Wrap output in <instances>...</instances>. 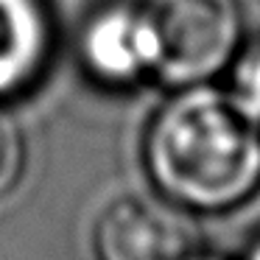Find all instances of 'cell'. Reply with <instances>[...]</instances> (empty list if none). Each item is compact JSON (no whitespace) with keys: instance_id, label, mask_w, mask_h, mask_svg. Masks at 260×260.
Listing matches in <instances>:
<instances>
[{"instance_id":"obj_3","label":"cell","mask_w":260,"mask_h":260,"mask_svg":"<svg viewBox=\"0 0 260 260\" xmlns=\"http://www.w3.org/2000/svg\"><path fill=\"white\" fill-rule=\"evenodd\" d=\"M95 260H187L199 249L193 215L154 196H120L98 213Z\"/></svg>"},{"instance_id":"obj_7","label":"cell","mask_w":260,"mask_h":260,"mask_svg":"<svg viewBox=\"0 0 260 260\" xmlns=\"http://www.w3.org/2000/svg\"><path fill=\"white\" fill-rule=\"evenodd\" d=\"M17 174H20V140L0 120V190L12 185Z\"/></svg>"},{"instance_id":"obj_6","label":"cell","mask_w":260,"mask_h":260,"mask_svg":"<svg viewBox=\"0 0 260 260\" xmlns=\"http://www.w3.org/2000/svg\"><path fill=\"white\" fill-rule=\"evenodd\" d=\"M230 73V92L238 107L260 126V37L246 40L235 56Z\"/></svg>"},{"instance_id":"obj_8","label":"cell","mask_w":260,"mask_h":260,"mask_svg":"<svg viewBox=\"0 0 260 260\" xmlns=\"http://www.w3.org/2000/svg\"><path fill=\"white\" fill-rule=\"evenodd\" d=\"M241 260H260V232L252 238V243L246 246V252H243Z\"/></svg>"},{"instance_id":"obj_2","label":"cell","mask_w":260,"mask_h":260,"mask_svg":"<svg viewBox=\"0 0 260 260\" xmlns=\"http://www.w3.org/2000/svg\"><path fill=\"white\" fill-rule=\"evenodd\" d=\"M154 31V81L171 87L210 84L232 68L246 42L241 0H143Z\"/></svg>"},{"instance_id":"obj_9","label":"cell","mask_w":260,"mask_h":260,"mask_svg":"<svg viewBox=\"0 0 260 260\" xmlns=\"http://www.w3.org/2000/svg\"><path fill=\"white\" fill-rule=\"evenodd\" d=\"M187 260H226V257H221V254H213V252H204V249H196V252H193Z\"/></svg>"},{"instance_id":"obj_5","label":"cell","mask_w":260,"mask_h":260,"mask_svg":"<svg viewBox=\"0 0 260 260\" xmlns=\"http://www.w3.org/2000/svg\"><path fill=\"white\" fill-rule=\"evenodd\" d=\"M53 40L48 0H0V101L28 92L45 76Z\"/></svg>"},{"instance_id":"obj_1","label":"cell","mask_w":260,"mask_h":260,"mask_svg":"<svg viewBox=\"0 0 260 260\" xmlns=\"http://www.w3.org/2000/svg\"><path fill=\"white\" fill-rule=\"evenodd\" d=\"M148 185L190 215H221L260 193V126L230 90L176 87L148 115L140 140Z\"/></svg>"},{"instance_id":"obj_4","label":"cell","mask_w":260,"mask_h":260,"mask_svg":"<svg viewBox=\"0 0 260 260\" xmlns=\"http://www.w3.org/2000/svg\"><path fill=\"white\" fill-rule=\"evenodd\" d=\"M76 56L90 81L112 90L154 81L157 48L143 0H109L81 23Z\"/></svg>"}]
</instances>
